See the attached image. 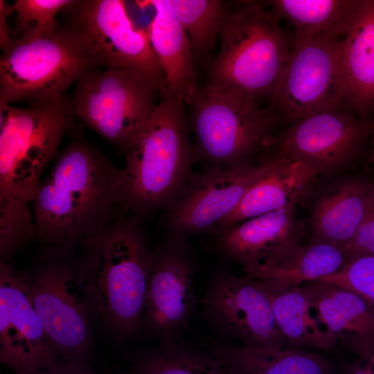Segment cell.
<instances>
[{
    "mask_svg": "<svg viewBox=\"0 0 374 374\" xmlns=\"http://www.w3.org/2000/svg\"><path fill=\"white\" fill-rule=\"evenodd\" d=\"M303 285L319 317L343 348L360 357L374 355V313L362 299L328 283Z\"/></svg>",
    "mask_w": 374,
    "mask_h": 374,
    "instance_id": "18",
    "label": "cell"
},
{
    "mask_svg": "<svg viewBox=\"0 0 374 374\" xmlns=\"http://www.w3.org/2000/svg\"><path fill=\"white\" fill-rule=\"evenodd\" d=\"M344 264L341 249L310 240L294 248L274 267L254 279L262 289L286 292L317 281L339 270Z\"/></svg>",
    "mask_w": 374,
    "mask_h": 374,
    "instance_id": "26",
    "label": "cell"
},
{
    "mask_svg": "<svg viewBox=\"0 0 374 374\" xmlns=\"http://www.w3.org/2000/svg\"><path fill=\"white\" fill-rule=\"evenodd\" d=\"M0 195L30 203L42 184V175L56 157L63 136L72 130L71 98L64 95L1 109Z\"/></svg>",
    "mask_w": 374,
    "mask_h": 374,
    "instance_id": "8",
    "label": "cell"
},
{
    "mask_svg": "<svg viewBox=\"0 0 374 374\" xmlns=\"http://www.w3.org/2000/svg\"><path fill=\"white\" fill-rule=\"evenodd\" d=\"M191 107L190 130L203 168L232 169L261 163L277 118L244 91L208 83Z\"/></svg>",
    "mask_w": 374,
    "mask_h": 374,
    "instance_id": "4",
    "label": "cell"
},
{
    "mask_svg": "<svg viewBox=\"0 0 374 374\" xmlns=\"http://www.w3.org/2000/svg\"><path fill=\"white\" fill-rule=\"evenodd\" d=\"M261 289L290 347L310 346L330 351L337 346V337L319 317L303 285L281 292Z\"/></svg>",
    "mask_w": 374,
    "mask_h": 374,
    "instance_id": "24",
    "label": "cell"
},
{
    "mask_svg": "<svg viewBox=\"0 0 374 374\" xmlns=\"http://www.w3.org/2000/svg\"><path fill=\"white\" fill-rule=\"evenodd\" d=\"M341 251L344 263L357 257L374 255V186L369 194L363 220L353 238Z\"/></svg>",
    "mask_w": 374,
    "mask_h": 374,
    "instance_id": "32",
    "label": "cell"
},
{
    "mask_svg": "<svg viewBox=\"0 0 374 374\" xmlns=\"http://www.w3.org/2000/svg\"><path fill=\"white\" fill-rule=\"evenodd\" d=\"M29 203L12 195H0V262H10L20 249L36 240Z\"/></svg>",
    "mask_w": 374,
    "mask_h": 374,
    "instance_id": "29",
    "label": "cell"
},
{
    "mask_svg": "<svg viewBox=\"0 0 374 374\" xmlns=\"http://www.w3.org/2000/svg\"><path fill=\"white\" fill-rule=\"evenodd\" d=\"M25 272L33 305L59 358L91 362L95 326L75 247L42 245Z\"/></svg>",
    "mask_w": 374,
    "mask_h": 374,
    "instance_id": "7",
    "label": "cell"
},
{
    "mask_svg": "<svg viewBox=\"0 0 374 374\" xmlns=\"http://www.w3.org/2000/svg\"><path fill=\"white\" fill-rule=\"evenodd\" d=\"M153 251L141 332L158 344L176 343L189 330L199 303L194 285L197 260L188 239L170 234Z\"/></svg>",
    "mask_w": 374,
    "mask_h": 374,
    "instance_id": "12",
    "label": "cell"
},
{
    "mask_svg": "<svg viewBox=\"0 0 374 374\" xmlns=\"http://www.w3.org/2000/svg\"><path fill=\"white\" fill-rule=\"evenodd\" d=\"M37 374H98L91 362L57 359Z\"/></svg>",
    "mask_w": 374,
    "mask_h": 374,
    "instance_id": "33",
    "label": "cell"
},
{
    "mask_svg": "<svg viewBox=\"0 0 374 374\" xmlns=\"http://www.w3.org/2000/svg\"><path fill=\"white\" fill-rule=\"evenodd\" d=\"M318 281L333 284L357 294L374 313V255L351 259L339 270Z\"/></svg>",
    "mask_w": 374,
    "mask_h": 374,
    "instance_id": "30",
    "label": "cell"
},
{
    "mask_svg": "<svg viewBox=\"0 0 374 374\" xmlns=\"http://www.w3.org/2000/svg\"><path fill=\"white\" fill-rule=\"evenodd\" d=\"M274 161L271 169L250 188L237 207L215 226L212 236L250 218L282 208L293 200L300 199L318 175L300 162Z\"/></svg>",
    "mask_w": 374,
    "mask_h": 374,
    "instance_id": "20",
    "label": "cell"
},
{
    "mask_svg": "<svg viewBox=\"0 0 374 374\" xmlns=\"http://www.w3.org/2000/svg\"><path fill=\"white\" fill-rule=\"evenodd\" d=\"M341 57L349 105L366 119L374 108V0H363L342 40Z\"/></svg>",
    "mask_w": 374,
    "mask_h": 374,
    "instance_id": "23",
    "label": "cell"
},
{
    "mask_svg": "<svg viewBox=\"0 0 374 374\" xmlns=\"http://www.w3.org/2000/svg\"><path fill=\"white\" fill-rule=\"evenodd\" d=\"M73 0H16L10 5L15 30L19 35L28 28L44 31L55 27L57 13L63 11Z\"/></svg>",
    "mask_w": 374,
    "mask_h": 374,
    "instance_id": "31",
    "label": "cell"
},
{
    "mask_svg": "<svg viewBox=\"0 0 374 374\" xmlns=\"http://www.w3.org/2000/svg\"><path fill=\"white\" fill-rule=\"evenodd\" d=\"M96 69L80 38L65 24L23 31L0 59V108L64 95Z\"/></svg>",
    "mask_w": 374,
    "mask_h": 374,
    "instance_id": "6",
    "label": "cell"
},
{
    "mask_svg": "<svg viewBox=\"0 0 374 374\" xmlns=\"http://www.w3.org/2000/svg\"><path fill=\"white\" fill-rule=\"evenodd\" d=\"M155 15L148 28L151 45L165 76V93L190 105L199 88L189 38L166 0L148 1Z\"/></svg>",
    "mask_w": 374,
    "mask_h": 374,
    "instance_id": "19",
    "label": "cell"
},
{
    "mask_svg": "<svg viewBox=\"0 0 374 374\" xmlns=\"http://www.w3.org/2000/svg\"><path fill=\"white\" fill-rule=\"evenodd\" d=\"M96 69H133L165 93V76L147 30L136 28L121 0H73L61 12Z\"/></svg>",
    "mask_w": 374,
    "mask_h": 374,
    "instance_id": "11",
    "label": "cell"
},
{
    "mask_svg": "<svg viewBox=\"0 0 374 374\" xmlns=\"http://www.w3.org/2000/svg\"><path fill=\"white\" fill-rule=\"evenodd\" d=\"M271 12L288 21L294 36L326 35L338 39L349 33L363 0H274Z\"/></svg>",
    "mask_w": 374,
    "mask_h": 374,
    "instance_id": "25",
    "label": "cell"
},
{
    "mask_svg": "<svg viewBox=\"0 0 374 374\" xmlns=\"http://www.w3.org/2000/svg\"><path fill=\"white\" fill-rule=\"evenodd\" d=\"M75 131L32 202L36 240L44 246L75 247L118 208L123 170Z\"/></svg>",
    "mask_w": 374,
    "mask_h": 374,
    "instance_id": "2",
    "label": "cell"
},
{
    "mask_svg": "<svg viewBox=\"0 0 374 374\" xmlns=\"http://www.w3.org/2000/svg\"><path fill=\"white\" fill-rule=\"evenodd\" d=\"M373 130L374 122L342 111L312 114L275 135L261 163L297 161L318 175H335L352 162Z\"/></svg>",
    "mask_w": 374,
    "mask_h": 374,
    "instance_id": "14",
    "label": "cell"
},
{
    "mask_svg": "<svg viewBox=\"0 0 374 374\" xmlns=\"http://www.w3.org/2000/svg\"><path fill=\"white\" fill-rule=\"evenodd\" d=\"M127 374H228L209 350L183 340L137 350Z\"/></svg>",
    "mask_w": 374,
    "mask_h": 374,
    "instance_id": "27",
    "label": "cell"
},
{
    "mask_svg": "<svg viewBox=\"0 0 374 374\" xmlns=\"http://www.w3.org/2000/svg\"><path fill=\"white\" fill-rule=\"evenodd\" d=\"M76 247V271L95 328L119 342L136 337L154 260L141 219L118 207Z\"/></svg>",
    "mask_w": 374,
    "mask_h": 374,
    "instance_id": "1",
    "label": "cell"
},
{
    "mask_svg": "<svg viewBox=\"0 0 374 374\" xmlns=\"http://www.w3.org/2000/svg\"><path fill=\"white\" fill-rule=\"evenodd\" d=\"M372 145H373V149L371 155L369 159V162H374V130L372 134Z\"/></svg>",
    "mask_w": 374,
    "mask_h": 374,
    "instance_id": "36",
    "label": "cell"
},
{
    "mask_svg": "<svg viewBox=\"0 0 374 374\" xmlns=\"http://www.w3.org/2000/svg\"><path fill=\"white\" fill-rule=\"evenodd\" d=\"M12 15L10 5L5 1H0V46L2 52L10 48L16 39L11 33V30L6 19Z\"/></svg>",
    "mask_w": 374,
    "mask_h": 374,
    "instance_id": "34",
    "label": "cell"
},
{
    "mask_svg": "<svg viewBox=\"0 0 374 374\" xmlns=\"http://www.w3.org/2000/svg\"><path fill=\"white\" fill-rule=\"evenodd\" d=\"M59 359L33 305L25 271L0 262V362L37 374Z\"/></svg>",
    "mask_w": 374,
    "mask_h": 374,
    "instance_id": "16",
    "label": "cell"
},
{
    "mask_svg": "<svg viewBox=\"0 0 374 374\" xmlns=\"http://www.w3.org/2000/svg\"><path fill=\"white\" fill-rule=\"evenodd\" d=\"M373 186L367 181L348 179L323 193L314 204L310 240L341 250L361 224Z\"/></svg>",
    "mask_w": 374,
    "mask_h": 374,
    "instance_id": "21",
    "label": "cell"
},
{
    "mask_svg": "<svg viewBox=\"0 0 374 374\" xmlns=\"http://www.w3.org/2000/svg\"><path fill=\"white\" fill-rule=\"evenodd\" d=\"M220 37L209 82L256 100L269 96L292 46L274 15L260 2L242 1L229 8Z\"/></svg>",
    "mask_w": 374,
    "mask_h": 374,
    "instance_id": "5",
    "label": "cell"
},
{
    "mask_svg": "<svg viewBox=\"0 0 374 374\" xmlns=\"http://www.w3.org/2000/svg\"><path fill=\"white\" fill-rule=\"evenodd\" d=\"M185 105L161 96L143 132L125 155L118 206L142 219L163 212L181 195L198 162Z\"/></svg>",
    "mask_w": 374,
    "mask_h": 374,
    "instance_id": "3",
    "label": "cell"
},
{
    "mask_svg": "<svg viewBox=\"0 0 374 374\" xmlns=\"http://www.w3.org/2000/svg\"><path fill=\"white\" fill-rule=\"evenodd\" d=\"M346 374H374V355L346 366Z\"/></svg>",
    "mask_w": 374,
    "mask_h": 374,
    "instance_id": "35",
    "label": "cell"
},
{
    "mask_svg": "<svg viewBox=\"0 0 374 374\" xmlns=\"http://www.w3.org/2000/svg\"><path fill=\"white\" fill-rule=\"evenodd\" d=\"M200 315L217 341L255 347H290L257 282L238 277L226 269L216 270L208 278Z\"/></svg>",
    "mask_w": 374,
    "mask_h": 374,
    "instance_id": "13",
    "label": "cell"
},
{
    "mask_svg": "<svg viewBox=\"0 0 374 374\" xmlns=\"http://www.w3.org/2000/svg\"><path fill=\"white\" fill-rule=\"evenodd\" d=\"M186 33L195 59L213 49L229 8L217 0H166Z\"/></svg>",
    "mask_w": 374,
    "mask_h": 374,
    "instance_id": "28",
    "label": "cell"
},
{
    "mask_svg": "<svg viewBox=\"0 0 374 374\" xmlns=\"http://www.w3.org/2000/svg\"><path fill=\"white\" fill-rule=\"evenodd\" d=\"M161 97L152 80L133 69H93L77 82L72 111L120 153L139 138Z\"/></svg>",
    "mask_w": 374,
    "mask_h": 374,
    "instance_id": "9",
    "label": "cell"
},
{
    "mask_svg": "<svg viewBox=\"0 0 374 374\" xmlns=\"http://www.w3.org/2000/svg\"><path fill=\"white\" fill-rule=\"evenodd\" d=\"M209 350L228 374H332L321 355L298 348L255 347L215 340Z\"/></svg>",
    "mask_w": 374,
    "mask_h": 374,
    "instance_id": "22",
    "label": "cell"
},
{
    "mask_svg": "<svg viewBox=\"0 0 374 374\" xmlns=\"http://www.w3.org/2000/svg\"><path fill=\"white\" fill-rule=\"evenodd\" d=\"M288 57L269 94L267 108L278 123L342 111L349 105L342 40L326 35L294 36Z\"/></svg>",
    "mask_w": 374,
    "mask_h": 374,
    "instance_id": "10",
    "label": "cell"
},
{
    "mask_svg": "<svg viewBox=\"0 0 374 374\" xmlns=\"http://www.w3.org/2000/svg\"><path fill=\"white\" fill-rule=\"evenodd\" d=\"M292 201L276 211L250 218L214 235L213 251L238 263L256 278L274 267L303 244L305 223L297 218Z\"/></svg>",
    "mask_w": 374,
    "mask_h": 374,
    "instance_id": "17",
    "label": "cell"
},
{
    "mask_svg": "<svg viewBox=\"0 0 374 374\" xmlns=\"http://www.w3.org/2000/svg\"><path fill=\"white\" fill-rule=\"evenodd\" d=\"M275 162L194 172L179 198L162 212L166 234L187 239L212 235L215 226L237 207Z\"/></svg>",
    "mask_w": 374,
    "mask_h": 374,
    "instance_id": "15",
    "label": "cell"
}]
</instances>
